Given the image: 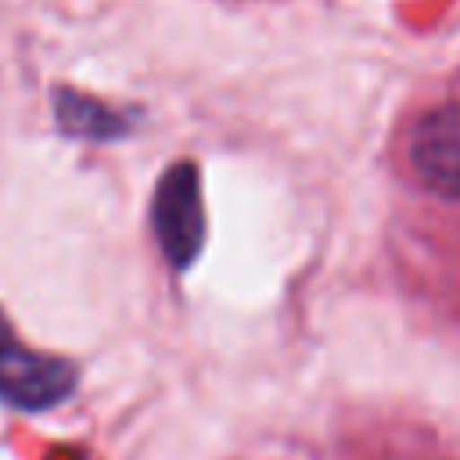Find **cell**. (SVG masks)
I'll use <instances>...</instances> for the list:
<instances>
[{
	"instance_id": "2",
	"label": "cell",
	"mask_w": 460,
	"mask_h": 460,
	"mask_svg": "<svg viewBox=\"0 0 460 460\" xmlns=\"http://www.w3.org/2000/svg\"><path fill=\"white\" fill-rule=\"evenodd\" d=\"M155 234L162 241V252L169 262L187 266L205 237V216H201V194H198V172L194 165H172L155 194Z\"/></svg>"
},
{
	"instance_id": "3",
	"label": "cell",
	"mask_w": 460,
	"mask_h": 460,
	"mask_svg": "<svg viewBox=\"0 0 460 460\" xmlns=\"http://www.w3.org/2000/svg\"><path fill=\"white\" fill-rule=\"evenodd\" d=\"M410 158L431 190L460 198V104H442L417 122Z\"/></svg>"
},
{
	"instance_id": "1",
	"label": "cell",
	"mask_w": 460,
	"mask_h": 460,
	"mask_svg": "<svg viewBox=\"0 0 460 460\" xmlns=\"http://www.w3.org/2000/svg\"><path fill=\"white\" fill-rule=\"evenodd\" d=\"M72 385L75 370L65 359L25 349L0 313V399L25 410H43L65 399Z\"/></svg>"
}]
</instances>
